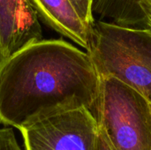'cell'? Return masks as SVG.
<instances>
[{"label":"cell","mask_w":151,"mask_h":150,"mask_svg":"<svg viewBox=\"0 0 151 150\" xmlns=\"http://www.w3.org/2000/svg\"><path fill=\"white\" fill-rule=\"evenodd\" d=\"M101 79L85 50L62 40H42L11 57L0 72V123L20 129L65 106L96 116Z\"/></svg>","instance_id":"6da1fadb"},{"label":"cell","mask_w":151,"mask_h":150,"mask_svg":"<svg viewBox=\"0 0 151 150\" xmlns=\"http://www.w3.org/2000/svg\"><path fill=\"white\" fill-rule=\"evenodd\" d=\"M100 78H114L151 102V31L96 19L87 51Z\"/></svg>","instance_id":"7a4b0ae2"},{"label":"cell","mask_w":151,"mask_h":150,"mask_svg":"<svg viewBox=\"0 0 151 150\" xmlns=\"http://www.w3.org/2000/svg\"><path fill=\"white\" fill-rule=\"evenodd\" d=\"M96 117L114 150H151V102L114 78H100Z\"/></svg>","instance_id":"3957f363"},{"label":"cell","mask_w":151,"mask_h":150,"mask_svg":"<svg viewBox=\"0 0 151 150\" xmlns=\"http://www.w3.org/2000/svg\"><path fill=\"white\" fill-rule=\"evenodd\" d=\"M19 131L25 150H96L99 125L85 106H65L35 118Z\"/></svg>","instance_id":"277c9868"},{"label":"cell","mask_w":151,"mask_h":150,"mask_svg":"<svg viewBox=\"0 0 151 150\" xmlns=\"http://www.w3.org/2000/svg\"><path fill=\"white\" fill-rule=\"evenodd\" d=\"M42 40L40 20L27 0H0V42L6 60Z\"/></svg>","instance_id":"5b68a950"},{"label":"cell","mask_w":151,"mask_h":150,"mask_svg":"<svg viewBox=\"0 0 151 150\" xmlns=\"http://www.w3.org/2000/svg\"><path fill=\"white\" fill-rule=\"evenodd\" d=\"M39 20L88 51L94 27L79 15L72 0H27Z\"/></svg>","instance_id":"8992f818"},{"label":"cell","mask_w":151,"mask_h":150,"mask_svg":"<svg viewBox=\"0 0 151 150\" xmlns=\"http://www.w3.org/2000/svg\"><path fill=\"white\" fill-rule=\"evenodd\" d=\"M93 13L118 25L146 27L140 0H94Z\"/></svg>","instance_id":"52a82bcc"},{"label":"cell","mask_w":151,"mask_h":150,"mask_svg":"<svg viewBox=\"0 0 151 150\" xmlns=\"http://www.w3.org/2000/svg\"><path fill=\"white\" fill-rule=\"evenodd\" d=\"M72 2L84 22L93 27L96 21L93 13V0H72Z\"/></svg>","instance_id":"ba28073f"},{"label":"cell","mask_w":151,"mask_h":150,"mask_svg":"<svg viewBox=\"0 0 151 150\" xmlns=\"http://www.w3.org/2000/svg\"><path fill=\"white\" fill-rule=\"evenodd\" d=\"M0 150H22L12 128H0Z\"/></svg>","instance_id":"9c48e42d"},{"label":"cell","mask_w":151,"mask_h":150,"mask_svg":"<svg viewBox=\"0 0 151 150\" xmlns=\"http://www.w3.org/2000/svg\"><path fill=\"white\" fill-rule=\"evenodd\" d=\"M140 6L144 16L145 27L151 31V0H140Z\"/></svg>","instance_id":"30bf717a"},{"label":"cell","mask_w":151,"mask_h":150,"mask_svg":"<svg viewBox=\"0 0 151 150\" xmlns=\"http://www.w3.org/2000/svg\"><path fill=\"white\" fill-rule=\"evenodd\" d=\"M96 150H114L112 146L111 145L109 140L104 134V131L99 126V136L97 141V145Z\"/></svg>","instance_id":"8fae6325"},{"label":"cell","mask_w":151,"mask_h":150,"mask_svg":"<svg viewBox=\"0 0 151 150\" xmlns=\"http://www.w3.org/2000/svg\"><path fill=\"white\" fill-rule=\"evenodd\" d=\"M6 59H5V57H4V55H3V53H2V49H1V42H0V72H1V71H2V69H3V67H4V64L6 63Z\"/></svg>","instance_id":"7c38bea8"},{"label":"cell","mask_w":151,"mask_h":150,"mask_svg":"<svg viewBox=\"0 0 151 150\" xmlns=\"http://www.w3.org/2000/svg\"><path fill=\"white\" fill-rule=\"evenodd\" d=\"M93 2H94V0H93Z\"/></svg>","instance_id":"4fadbf2b"}]
</instances>
